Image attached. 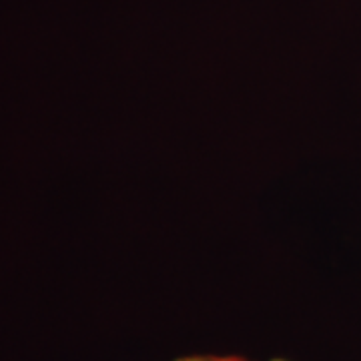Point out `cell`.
<instances>
[{
	"instance_id": "cell-1",
	"label": "cell",
	"mask_w": 361,
	"mask_h": 361,
	"mask_svg": "<svg viewBox=\"0 0 361 361\" xmlns=\"http://www.w3.org/2000/svg\"><path fill=\"white\" fill-rule=\"evenodd\" d=\"M175 361H251V360L239 357V355H187V357H179V360H175Z\"/></svg>"
}]
</instances>
